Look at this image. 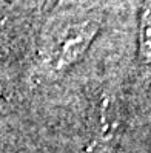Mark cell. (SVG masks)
<instances>
[{"label":"cell","instance_id":"6da1fadb","mask_svg":"<svg viewBox=\"0 0 151 153\" xmlns=\"http://www.w3.org/2000/svg\"><path fill=\"white\" fill-rule=\"evenodd\" d=\"M100 23L94 17H85L82 20L71 22L49 40L46 59L56 73H63L80 60L99 33Z\"/></svg>","mask_w":151,"mask_h":153},{"label":"cell","instance_id":"7a4b0ae2","mask_svg":"<svg viewBox=\"0 0 151 153\" xmlns=\"http://www.w3.org/2000/svg\"><path fill=\"white\" fill-rule=\"evenodd\" d=\"M139 57L144 68L151 73V0H145L139 16Z\"/></svg>","mask_w":151,"mask_h":153},{"label":"cell","instance_id":"3957f363","mask_svg":"<svg viewBox=\"0 0 151 153\" xmlns=\"http://www.w3.org/2000/svg\"><path fill=\"white\" fill-rule=\"evenodd\" d=\"M76 0H60V5H69V3H74Z\"/></svg>","mask_w":151,"mask_h":153}]
</instances>
